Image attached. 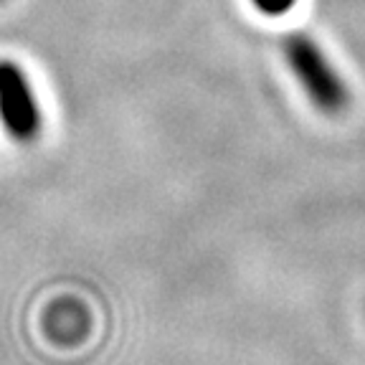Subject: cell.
Instances as JSON below:
<instances>
[{
  "instance_id": "1",
  "label": "cell",
  "mask_w": 365,
  "mask_h": 365,
  "mask_svg": "<svg viewBox=\"0 0 365 365\" xmlns=\"http://www.w3.org/2000/svg\"><path fill=\"white\" fill-rule=\"evenodd\" d=\"M282 51H284L292 74L297 76L299 86L307 91V97L312 99L314 107L327 114H337L348 107V86L309 36L289 34L282 41Z\"/></svg>"
},
{
  "instance_id": "3",
  "label": "cell",
  "mask_w": 365,
  "mask_h": 365,
  "mask_svg": "<svg viewBox=\"0 0 365 365\" xmlns=\"http://www.w3.org/2000/svg\"><path fill=\"white\" fill-rule=\"evenodd\" d=\"M297 0H254V6L267 16H282V13L292 11Z\"/></svg>"
},
{
  "instance_id": "2",
  "label": "cell",
  "mask_w": 365,
  "mask_h": 365,
  "mask_svg": "<svg viewBox=\"0 0 365 365\" xmlns=\"http://www.w3.org/2000/svg\"><path fill=\"white\" fill-rule=\"evenodd\" d=\"M0 125L21 145L34 143L43 130V114L21 63L0 58Z\"/></svg>"
}]
</instances>
